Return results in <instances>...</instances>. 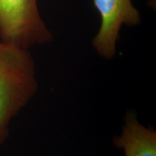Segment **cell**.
Segmentation results:
<instances>
[{
	"mask_svg": "<svg viewBox=\"0 0 156 156\" xmlns=\"http://www.w3.org/2000/svg\"><path fill=\"white\" fill-rule=\"evenodd\" d=\"M114 144L125 156H156L155 130L142 125L132 113L126 115L122 134Z\"/></svg>",
	"mask_w": 156,
	"mask_h": 156,
	"instance_id": "cell-4",
	"label": "cell"
},
{
	"mask_svg": "<svg viewBox=\"0 0 156 156\" xmlns=\"http://www.w3.org/2000/svg\"><path fill=\"white\" fill-rule=\"evenodd\" d=\"M101 17L100 28L93 39L97 53L110 59L116 53V43L119 40L122 25L136 26L141 22L140 11L132 0H93Z\"/></svg>",
	"mask_w": 156,
	"mask_h": 156,
	"instance_id": "cell-3",
	"label": "cell"
},
{
	"mask_svg": "<svg viewBox=\"0 0 156 156\" xmlns=\"http://www.w3.org/2000/svg\"><path fill=\"white\" fill-rule=\"evenodd\" d=\"M0 38L25 49L53 40L40 15L38 0H0Z\"/></svg>",
	"mask_w": 156,
	"mask_h": 156,
	"instance_id": "cell-2",
	"label": "cell"
},
{
	"mask_svg": "<svg viewBox=\"0 0 156 156\" xmlns=\"http://www.w3.org/2000/svg\"><path fill=\"white\" fill-rule=\"evenodd\" d=\"M37 88L35 63L28 49L0 41V144Z\"/></svg>",
	"mask_w": 156,
	"mask_h": 156,
	"instance_id": "cell-1",
	"label": "cell"
}]
</instances>
